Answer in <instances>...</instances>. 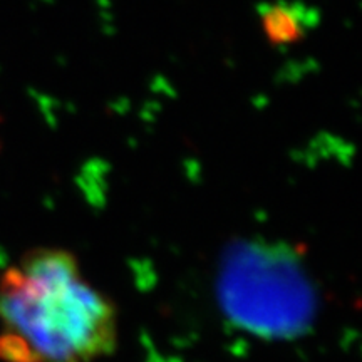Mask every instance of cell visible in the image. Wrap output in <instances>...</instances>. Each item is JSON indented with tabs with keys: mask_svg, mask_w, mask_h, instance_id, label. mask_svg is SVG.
<instances>
[{
	"mask_svg": "<svg viewBox=\"0 0 362 362\" xmlns=\"http://www.w3.org/2000/svg\"><path fill=\"white\" fill-rule=\"evenodd\" d=\"M216 293L230 322L265 339L302 336L317 314L314 284L282 245L233 243L221 259Z\"/></svg>",
	"mask_w": 362,
	"mask_h": 362,
	"instance_id": "2",
	"label": "cell"
},
{
	"mask_svg": "<svg viewBox=\"0 0 362 362\" xmlns=\"http://www.w3.org/2000/svg\"><path fill=\"white\" fill-rule=\"evenodd\" d=\"M116 342L115 305L84 279L72 253L37 248L0 277L4 362H96Z\"/></svg>",
	"mask_w": 362,
	"mask_h": 362,
	"instance_id": "1",
	"label": "cell"
}]
</instances>
